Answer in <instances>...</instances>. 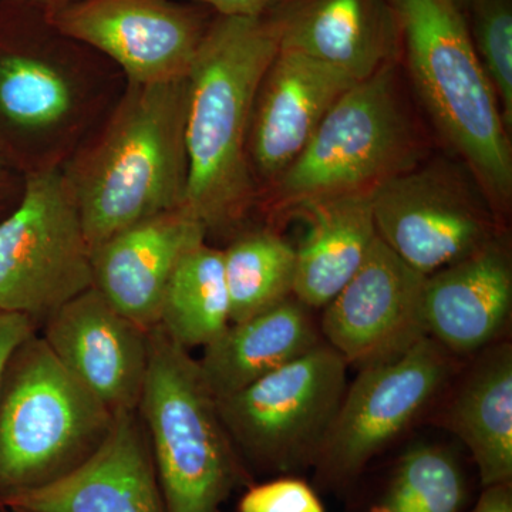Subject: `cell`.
I'll return each mask as SVG.
<instances>
[{"label":"cell","mask_w":512,"mask_h":512,"mask_svg":"<svg viewBox=\"0 0 512 512\" xmlns=\"http://www.w3.org/2000/svg\"><path fill=\"white\" fill-rule=\"evenodd\" d=\"M346 360L328 343L218 400L249 471L296 476L315 468L348 389Z\"/></svg>","instance_id":"52a82bcc"},{"label":"cell","mask_w":512,"mask_h":512,"mask_svg":"<svg viewBox=\"0 0 512 512\" xmlns=\"http://www.w3.org/2000/svg\"><path fill=\"white\" fill-rule=\"evenodd\" d=\"M279 50L266 13L215 15L188 73L185 205L211 234H238L258 198L248 157L256 93Z\"/></svg>","instance_id":"7a4b0ae2"},{"label":"cell","mask_w":512,"mask_h":512,"mask_svg":"<svg viewBox=\"0 0 512 512\" xmlns=\"http://www.w3.org/2000/svg\"><path fill=\"white\" fill-rule=\"evenodd\" d=\"M466 512H512V481L483 487L476 503Z\"/></svg>","instance_id":"f1b7e54d"},{"label":"cell","mask_w":512,"mask_h":512,"mask_svg":"<svg viewBox=\"0 0 512 512\" xmlns=\"http://www.w3.org/2000/svg\"><path fill=\"white\" fill-rule=\"evenodd\" d=\"M0 171H16L15 167H13L12 161H10L9 157L6 156L2 147H0ZM16 173H18V171H16Z\"/></svg>","instance_id":"d6a6232c"},{"label":"cell","mask_w":512,"mask_h":512,"mask_svg":"<svg viewBox=\"0 0 512 512\" xmlns=\"http://www.w3.org/2000/svg\"><path fill=\"white\" fill-rule=\"evenodd\" d=\"M92 286V248L62 168L23 174L22 197L0 221V312L40 329Z\"/></svg>","instance_id":"9c48e42d"},{"label":"cell","mask_w":512,"mask_h":512,"mask_svg":"<svg viewBox=\"0 0 512 512\" xmlns=\"http://www.w3.org/2000/svg\"><path fill=\"white\" fill-rule=\"evenodd\" d=\"M47 15L116 64L127 83L163 84L188 77L217 13L188 0H84Z\"/></svg>","instance_id":"7c38bea8"},{"label":"cell","mask_w":512,"mask_h":512,"mask_svg":"<svg viewBox=\"0 0 512 512\" xmlns=\"http://www.w3.org/2000/svg\"><path fill=\"white\" fill-rule=\"evenodd\" d=\"M188 77L127 83L63 165L92 251L120 231L185 205Z\"/></svg>","instance_id":"3957f363"},{"label":"cell","mask_w":512,"mask_h":512,"mask_svg":"<svg viewBox=\"0 0 512 512\" xmlns=\"http://www.w3.org/2000/svg\"><path fill=\"white\" fill-rule=\"evenodd\" d=\"M207 238L187 205L137 222L93 249V288L138 326L153 329L175 266Z\"/></svg>","instance_id":"ac0fdd59"},{"label":"cell","mask_w":512,"mask_h":512,"mask_svg":"<svg viewBox=\"0 0 512 512\" xmlns=\"http://www.w3.org/2000/svg\"><path fill=\"white\" fill-rule=\"evenodd\" d=\"M511 315L512 264L503 237L426 276L427 335L457 359H471L507 339Z\"/></svg>","instance_id":"d6986e66"},{"label":"cell","mask_w":512,"mask_h":512,"mask_svg":"<svg viewBox=\"0 0 512 512\" xmlns=\"http://www.w3.org/2000/svg\"><path fill=\"white\" fill-rule=\"evenodd\" d=\"M451 3H453L454 6H456L457 9H460L461 12H466L468 3L471 2V0H450Z\"/></svg>","instance_id":"836d02e7"},{"label":"cell","mask_w":512,"mask_h":512,"mask_svg":"<svg viewBox=\"0 0 512 512\" xmlns=\"http://www.w3.org/2000/svg\"><path fill=\"white\" fill-rule=\"evenodd\" d=\"M356 83L328 64L278 50L256 93L249 128L255 183L256 178L275 183L302 153L330 107Z\"/></svg>","instance_id":"2e32d148"},{"label":"cell","mask_w":512,"mask_h":512,"mask_svg":"<svg viewBox=\"0 0 512 512\" xmlns=\"http://www.w3.org/2000/svg\"><path fill=\"white\" fill-rule=\"evenodd\" d=\"M126 84L116 64L47 13L0 5V147L18 173L62 168Z\"/></svg>","instance_id":"6da1fadb"},{"label":"cell","mask_w":512,"mask_h":512,"mask_svg":"<svg viewBox=\"0 0 512 512\" xmlns=\"http://www.w3.org/2000/svg\"><path fill=\"white\" fill-rule=\"evenodd\" d=\"M436 421L467 448L481 487L512 481V345L501 340L468 359Z\"/></svg>","instance_id":"ffe728a7"},{"label":"cell","mask_w":512,"mask_h":512,"mask_svg":"<svg viewBox=\"0 0 512 512\" xmlns=\"http://www.w3.org/2000/svg\"><path fill=\"white\" fill-rule=\"evenodd\" d=\"M39 335L111 413L137 410L148 369V330L93 286L53 313Z\"/></svg>","instance_id":"5bb4252c"},{"label":"cell","mask_w":512,"mask_h":512,"mask_svg":"<svg viewBox=\"0 0 512 512\" xmlns=\"http://www.w3.org/2000/svg\"><path fill=\"white\" fill-rule=\"evenodd\" d=\"M37 330L35 323L26 316L0 312V375L13 350Z\"/></svg>","instance_id":"83f0119b"},{"label":"cell","mask_w":512,"mask_h":512,"mask_svg":"<svg viewBox=\"0 0 512 512\" xmlns=\"http://www.w3.org/2000/svg\"><path fill=\"white\" fill-rule=\"evenodd\" d=\"M231 323L268 311L293 296L296 248L272 229L239 231L222 249Z\"/></svg>","instance_id":"d4e9b609"},{"label":"cell","mask_w":512,"mask_h":512,"mask_svg":"<svg viewBox=\"0 0 512 512\" xmlns=\"http://www.w3.org/2000/svg\"><path fill=\"white\" fill-rule=\"evenodd\" d=\"M426 276L376 237L362 266L325 306L322 338L349 366L389 362L427 335Z\"/></svg>","instance_id":"4fadbf2b"},{"label":"cell","mask_w":512,"mask_h":512,"mask_svg":"<svg viewBox=\"0 0 512 512\" xmlns=\"http://www.w3.org/2000/svg\"><path fill=\"white\" fill-rule=\"evenodd\" d=\"M279 50L299 53L362 82L402 49L386 0H272L265 10Z\"/></svg>","instance_id":"e0dca14e"},{"label":"cell","mask_w":512,"mask_h":512,"mask_svg":"<svg viewBox=\"0 0 512 512\" xmlns=\"http://www.w3.org/2000/svg\"><path fill=\"white\" fill-rule=\"evenodd\" d=\"M114 416L60 363L39 330L0 375V504L59 480L106 439Z\"/></svg>","instance_id":"8992f818"},{"label":"cell","mask_w":512,"mask_h":512,"mask_svg":"<svg viewBox=\"0 0 512 512\" xmlns=\"http://www.w3.org/2000/svg\"><path fill=\"white\" fill-rule=\"evenodd\" d=\"M370 198L377 237L424 276L501 238L487 197L444 168L394 174L373 188Z\"/></svg>","instance_id":"8fae6325"},{"label":"cell","mask_w":512,"mask_h":512,"mask_svg":"<svg viewBox=\"0 0 512 512\" xmlns=\"http://www.w3.org/2000/svg\"><path fill=\"white\" fill-rule=\"evenodd\" d=\"M23 192V175L0 171V221L18 205Z\"/></svg>","instance_id":"4dcf8cb0"},{"label":"cell","mask_w":512,"mask_h":512,"mask_svg":"<svg viewBox=\"0 0 512 512\" xmlns=\"http://www.w3.org/2000/svg\"><path fill=\"white\" fill-rule=\"evenodd\" d=\"M80 2H84V0H0V5L23 6V8L53 13L56 10L67 8V6L76 5V3Z\"/></svg>","instance_id":"1f68e13d"},{"label":"cell","mask_w":512,"mask_h":512,"mask_svg":"<svg viewBox=\"0 0 512 512\" xmlns=\"http://www.w3.org/2000/svg\"><path fill=\"white\" fill-rule=\"evenodd\" d=\"M238 512H326L312 485L296 476H278L251 484L238 501Z\"/></svg>","instance_id":"4316f807"},{"label":"cell","mask_w":512,"mask_h":512,"mask_svg":"<svg viewBox=\"0 0 512 512\" xmlns=\"http://www.w3.org/2000/svg\"><path fill=\"white\" fill-rule=\"evenodd\" d=\"M325 342L312 309L295 296L242 322L202 349L198 359L217 399L237 393Z\"/></svg>","instance_id":"44dd1931"},{"label":"cell","mask_w":512,"mask_h":512,"mask_svg":"<svg viewBox=\"0 0 512 512\" xmlns=\"http://www.w3.org/2000/svg\"><path fill=\"white\" fill-rule=\"evenodd\" d=\"M417 92L491 207L507 210L512 153L500 103L474 50L466 15L450 0H386Z\"/></svg>","instance_id":"277c9868"},{"label":"cell","mask_w":512,"mask_h":512,"mask_svg":"<svg viewBox=\"0 0 512 512\" xmlns=\"http://www.w3.org/2000/svg\"><path fill=\"white\" fill-rule=\"evenodd\" d=\"M0 507L22 512H167L140 414L117 413L106 439L83 464Z\"/></svg>","instance_id":"9a60e30c"},{"label":"cell","mask_w":512,"mask_h":512,"mask_svg":"<svg viewBox=\"0 0 512 512\" xmlns=\"http://www.w3.org/2000/svg\"><path fill=\"white\" fill-rule=\"evenodd\" d=\"M470 481L456 451L419 443L403 451L360 512H466Z\"/></svg>","instance_id":"cb8c5ba5"},{"label":"cell","mask_w":512,"mask_h":512,"mask_svg":"<svg viewBox=\"0 0 512 512\" xmlns=\"http://www.w3.org/2000/svg\"><path fill=\"white\" fill-rule=\"evenodd\" d=\"M409 128L394 64L346 90L325 114L298 158L275 181L279 207L370 192L406 168Z\"/></svg>","instance_id":"ba28073f"},{"label":"cell","mask_w":512,"mask_h":512,"mask_svg":"<svg viewBox=\"0 0 512 512\" xmlns=\"http://www.w3.org/2000/svg\"><path fill=\"white\" fill-rule=\"evenodd\" d=\"M0 512H22V511L13 510V508L0 507Z\"/></svg>","instance_id":"e575fe53"},{"label":"cell","mask_w":512,"mask_h":512,"mask_svg":"<svg viewBox=\"0 0 512 512\" xmlns=\"http://www.w3.org/2000/svg\"><path fill=\"white\" fill-rule=\"evenodd\" d=\"M461 365L424 336L396 359L359 369L313 468L318 487L330 493L355 487L380 453L439 404Z\"/></svg>","instance_id":"30bf717a"},{"label":"cell","mask_w":512,"mask_h":512,"mask_svg":"<svg viewBox=\"0 0 512 512\" xmlns=\"http://www.w3.org/2000/svg\"><path fill=\"white\" fill-rule=\"evenodd\" d=\"M148 369L137 412L146 427L167 512H221L254 484L221 419L200 363L160 326L148 330Z\"/></svg>","instance_id":"5b68a950"},{"label":"cell","mask_w":512,"mask_h":512,"mask_svg":"<svg viewBox=\"0 0 512 512\" xmlns=\"http://www.w3.org/2000/svg\"><path fill=\"white\" fill-rule=\"evenodd\" d=\"M200 3L222 16H259L268 9L272 0H188Z\"/></svg>","instance_id":"f546056e"},{"label":"cell","mask_w":512,"mask_h":512,"mask_svg":"<svg viewBox=\"0 0 512 512\" xmlns=\"http://www.w3.org/2000/svg\"><path fill=\"white\" fill-rule=\"evenodd\" d=\"M370 192L298 207L308 218L309 228L296 248L293 296L309 309L325 308L369 254L377 237Z\"/></svg>","instance_id":"7402d4cb"},{"label":"cell","mask_w":512,"mask_h":512,"mask_svg":"<svg viewBox=\"0 0 512 512\" xmlns=\"http://www.w3.org/2000/svg\"><path fill=\"white\" fill-rule=\"evenodd\" d=\"M468 32L485 76L490 80L505 126H512V0H471Z\"/></svg>","instance_id":"484cf974"},{"label":"cell","mask_w":512,"mask_h":512,"mask_svg":"<svg viewBox=\"0 0 512 512\" xmlns=\"http://www.w3.org/2000/svg\"><path fill=\"white\" fill-rule=\"evenodd\" d=\"M229 296L222 249L207 241L188 249L165 286L158 325L181 348H207L228 326Z\"/></svg>","instance_id":"603a6c76"}]
</instances>
